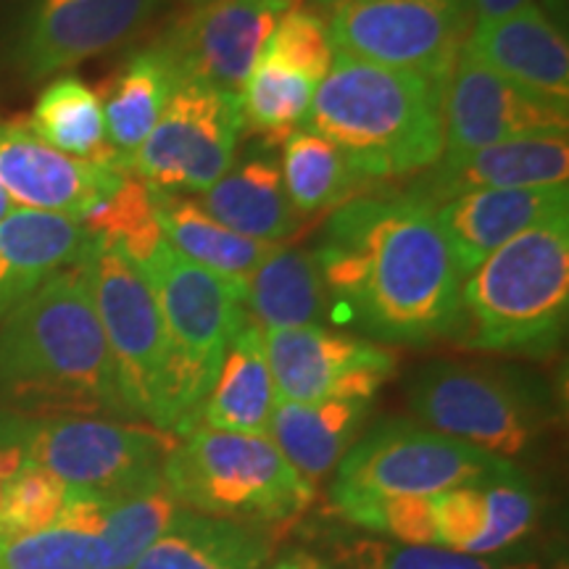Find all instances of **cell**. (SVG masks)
<instances>
[{"label": "cell", "instance_id": "836d02e7", "mask_svg": "<svg viewBox=\"0 0 569 569\" xmlns=\"http://www.w3.org/2000/svg\"><path fill=\"white\" fill-rule=\"evenodd\" d=\"M80 224L98 243L117 248L134 264L151 259L163 240L161 224L156 219L153 196L138 177L127 174L113 193L84 213Z\"/></svg>", "mask_w": 569, "mask_h": 569}, {"label": "cell", "instance_id": "52a82bcc", "mask_svg": "<svg viewBox=\"0 0 569 569\" xmlns=\"http://www.w3.org/2000/svg\"><path fill=\"white\" fill-rule=\"evenodd\" d=\"M407 398L425 427L509 461L536 446L557 417L551 396L532 377L459 361L419 367Z\"/></svg>", "mask_w": 569, "mask_h": 569}, {"label": "cell", "instance_id": "b9f144b4", "mask_svg": "<svg viewBox=\"0 0 569 569\" xmlns=\"http://www.w3.org/2000/svg\"><path fill=\"white\" fill-rule=\"evenodd\" d=\"M11 211V201H9V196H6V190L0 188V219H6V213Z\"/></svg>", "mask_w": 569, "mask_h": 569}, {"label": "cell", "instance_id": "6da1fadb", "mask_svg": "<svg viewBox=\"0 0 569 569\" xmlns=\"http://www.w3.org/2000/svg\"><path fill=\"white\" fill-rule=\"evenodd\" d=\"M343 319L386 343L461 336V274L432 211L403 196H356L315 248Z\"/></svg>", "mask_w": 569, "mask_h": 569}, {"label": "cell", "instance_id": "5bb4252c", "mask_svg": "<svg viewBox=\"0 0 569 569\" xmlns=\"http://www.w3.org/2000/svg\"><path fill=\"white\" fill-rule=\"evenodd\" d=\"M277 401L315 403L325 398L372 401L396 372V356L365 338L325 325L264 332Z\"/></svg>", "mask_w": 569, "mask_h": 569}, {"label": "cell", "instance_id": "d6986e66", "mask_svg": "<svg viewBox=\"0 0 569 569\" xmlns=\"http://www.w3.org/2000/svg\"><path fill=\"white\" fill-rule=\"evenodd\" d=\"M467 53L540 101L569 109V46L559 21L530 3L496 21H478Z\"/></svg>", "mask_w": 569, "mask_h": 569}, {"label": "cell", "instance_id": "8fae6325", "mask_svg": "<svg viewBox=\"0 0 569 569\" xmlns=\"http://www.w3.org/2000/svg\"><path fill=\"white\" fill-rule=\"evenodd\" d=\"M27 457L71 490L117 496L163 478L177 436L130 419L21 417Z\"/></svg>", "mask_w": 569, "mask_h": 569}, {"label": "cell", "instance_id": "9c48e42d", "mask_svg": "<svg viewBox=\"0 0 569 569\" xmlns=\"http://www.w3.org/2000/svg\"><path fill=\"white\" fill-rule=\"evenodd\" d=\"M82 267L127 417L161 430L167 332L151 284L134 261L98 240Z\"/></svg>", "mask_w": 569, "mask_h": 569}, {"label": "cell", "instance_id": "1f68e13d", "mask_svg": "<svg viewBox=\"0 0 569 569\" xmlns=\"http://www.w3.org/2000/svg\"><path fill=\"white\" fill-rule=\"evenodd\" d=\"M180 509L163 478L124 493L103 496V543L109 569H130L169 528Z\"/></svg>", "mask_w": 569, "mask_h": 569}, {"label": "cell", "instance_id": "ab89813d", "mask_svg": "<svg viewBox=\"0 0 569 569\" xmlns=\"http://www.w3.org/2000/svg\"><path fill=\"white\" fill-rule=\"evenodd\" d=\"M269 569H332V567H327L322 559L315 557V553L290 551L288 557L272 561V567Z\"/></svg>", "mask_w": 569, "mask_h": 569}, {"label": "cell", "instance_id": "7a4b0ae2", "mask_svg": "<svg viewBox=\"0 0 569 569\" xmlns=\"http://www.w3.org/2000/svg\"><path fill=\"white\" fill-rule=\"evenodd\" d=\"M0 403L32 419H130L82 261L61 269L0 319Z\"/></svg>", "mask_w": 569, "mask_h": 569}, {"label": "cell", "instance_id": "d4e9b609", "mask_svg": "<svg viewBox=\"0 0 569 569\" xmlns=\"http://www.w3.org/2000/svg\"><path fill=\"white\" fill-rule=\"evenodd\" d=\"M274 403L277 393L267 361L264 330L246 317L227 346L222 367L201 403L196 425L209 430L267 436Z\"/></svg>", "mask_w": 569, "mask_h": 569}, {"label": "cell", "instance_id": "cb8c5ba5", "mask_svg": "<svg viewBox=\"0 0 569 569\" xmlns=\"http://www.w3.org/2000/svg\"><path fill=\"white\" fill-rule=\"evenodd\" d=\"M365 398H325L315 403L277 401L269 432L272 443L311 488L319 486L356 443L369 415Z\"/></svg>", "mask_w": 569, "mask_h": 569}, {"label": "cell", "instance_id": "8992f818", "mask_svg": "<svg viewBox=\"0 0 569 569\" xmlns=\"http://www.w3.org/2000/svg\"><path fill=\"white\" fill-rule=\"evenodd\" d=\"M163 482L182 509L272 528L301 517L315 488L269 436L190 427L163 459Z\"/></svg>", "mask_w": 569, "mask_h": 569}, {"label": "cell", "instance_id": "d590c367", "mask_svg": "<svg viewBox=\"0 0 569 569\" xmlns=\"http://www.w3.org/2000/svg\"><path fill=\"white\" fill-rule=\"evenodd\" d=\"M69 488L30 459L0 498V540L53 525L67 507Z\"/></svg>", "mask_w": 569, "mask_h": 569}, {"label": "cell", "instance_id": "277c9868", "mask_svg": "<svg viewBox=\"0 0 569 569\" xmlns=\"http://www.w3.org/2000/svg\"><path fill=\"white\" fill-rule=\"evenodd\" d=\"M461 340L498 353L543 356L565 338L569 213L515 234L461 280Z\"/></svg>", "mask_w": 569, "mask_h": 569}, {"label": "cell", "instance_id": "d6a6232c", "mask_svg": "<svg viewBox=\"0 0 569 569\" xmlns=\"http://www.w3.org/2000/svg\"><path fill=\"white\" fill-rule=\"evenodd\" d=\"M317 84L264 53L240 90L243 124L272 146L298 130L315 101Z\"/></svg>", "mask_w": 569, "mask_h": 569}, {"label": "cell", "instance_id": "9a60e30c", "mask_svg": "<svg viewBox=\"0 0 569 569\" xmlns=\"http://www.w3.org/2000/svg\"><path fill=\"white\" fill-rule=\"evenodd\" d=\"M161 0H34L13 61L27 80H46L113 51L151 21Z\"/></svg>", "mask_w": 569, "mask_h": 569}, {"label": "cell", "instance_id": "ac0fdd59", "mask_svg": "<svg viewBox=\"0 0 569 569\" xmlns=\"http://www.w3.org/2000/svg\"><path fill=\"white\" fill-rule=\"evenodd\" d=\"M569 177L567 132L532 134L461 156H440L430 169L415 174L403 198L436 211L472 190L559 188Z\"/></svg>", "mask_w": 569, "mask_h": 569}, {"label": "cell", "instance_id": "ffe728a7", "mask_svg": "<svg viewBox=\"0 0 569 569\" xmlns=\"http://www.w3.org/2000/svg\"><path fill=\"white\" fill-rule=\"evenodd\" d=\"M569 188L472 190L432 211L461 280L515 234L546 219L567 217Z\"/></svg>", "mask_w": 569, "mask_h": 569}, {"label": "cell", "instance_id": "60d3db41", "mask_svg": "<svg viewBox=\"0 0 569 569\" xmlns=\"http://www.w3.org/2000/svg\"><path fill=\"white\" fill-rule=\"evenodd\" d=\"M338 3H343V0H309V9H317V11H332Z\"/></svg>", "mask_w": 569, "mask_h": 569}, {"label": "cell", "instance_id": "f546056e", "mask_svg": "<svg viewBox=\"0 0 569 569\" xmlns=\"http://www.w3.org/2000/svg\"><path fill=\"white\" fill-rule=\"evenodd\" d=\"M27 127L56 151L130 174L127 156L106 140L101 98L80 77L63 74L48 82L27 119Z\"/></svg>", "mask_w": 569, "mask_h": 569}, {"label": "cell", "instance_id": "30bf717a", "mask_svg": "<svg viewBox=\"0 0 569 569\" xmlns=\"http://www.w3.org/2000/svg\"><path fill=\"white\" fill-rule=\"evenodd\" d=\"M327 27L336 53L446 88L475 19L467 0H343Z\"/></svg>", "mask_w": 569, "mask_h": 569}, {"label": "cell", "instance_id": "7402d4cb", "mask_svg": "<svg viewBox=\"0 0 569 569\" xmlns=\"http://www.w3.org/2000/svg\"><path fill=\"white\" fill-rule=\"evenodd\" d=\"M201 209L209 217L259 243H274L298 230L301 213L293 209L280 163L269 151H248L201 193Z\"/></svg>", "mask_w": 569, "mask_h": 569}, {"label": "cell", "instance_id": "603a6c76", "mask_svg": "<svg viewBox=\"0 0 569 569\" xmlns=\"http://www.w3.org/2000/svg\"><path fill=\"white\" fill-rule=\"evenodd\" d=\"M272 561L267 528L180 509L130 569H269Z\"/></svg>", "mask_w": 569, "mask_h": 569}, {"label": "cell", "instance_id": "2e32d148", "mask_svg": "<svg viewBox=\"0 0 569 569\" xmlns=\"http://www.w3.org/2000/svg\"><path fill=\"white\" fill-rule=\"evenodd\" d=\"M567 111L540 101L461 51L443 90V156L567 132Z\"/></svg>", "mask_w": 569, "mask_h": 569}, {"label": "cell", "instance_id": "f1b7e54d", "mask_svg": "<svg viewBox=\"0 0 569 569\" xmlns=\"http://www.w3.org/2000/svg\"><path fill=\"white\" fill-rule=\"evenodd\" d=\"M151 196L156 219H159L167 243L193 264L209 269L219 277H227V280L240 282L280 248L232 232L230 227L209 217L196 198L169 193Z\"/></svg>", "mask_w": 569, "mask_h": 569}, {"label": "cell", "instance_id": "e0dca14e", "mask_svg": "<svg viewBox=\"0 0 569 569\" xmlns=\"http://www.w3.org/2000/svg\"><path fill=\"white\" fill-rule=\"evenodd\" d=\"M124 177L119 169L56 151L27 127V119H0V188L21 209L80 222Z\"/></svg>", "mask_w": 569, "mask_h": 569}, {"label": "cell", "instance_id": "8d00e7d4", "mask_svg": "<svg viewBox=\"0 0 569 569\" xmlns=\"http://www.w3.org/2000/svg\"><path fill=\"white\" fill-rule=\"evenodd\" d=\"M343 569H517L488 557H472L440 546H403L393 540H359L343 553Z\"/></svg>", "mask_w": 569, "mask_h": 569}, {"label": "cell", "instance_id": "3957f363", "mask_svg": "<svg viewBox=\"0 0 569 569\" xmlns=\"http://www.w3.org/2000/svg\"><path fill=\"white\" fill-rule=\"evenodd\" d=\"M443 90L407 71L336 53L303 122L367 182L415 177L443 156Z\"/></svg>", "mask_w": 569, "mask_h": 569}, {"label": "cell", "instance_id": "f35d334b", "mask_svg": "<svg viewBox=\"0 0 569 569\" xmlns=\"http://www.w3.org/2000/svg\"><path fill=\"white\" fill-rule=\"evenodd\" d=\"M530 3H536V0H467L475 24H478V21L503 19V17H509V13H515L522 9V6H530Z\"/></svg>", "mask_w": 569, "mask_h": 569}, {"label": "cell", "instance_id": "74e56055", "mask_svg": "<svg viewBox=\"0 0 569 569\" xmlns=\"http://www.w3.org/2000/svg\"><path fill=\"white\" fill-rule=\"evenodd\" d=\"M40 284V280L21 272L9 256L0 251V319L9 315L11 309H17L27 296H32Z\"/></svg>", "mask_w": 569, "mask_h": 569}, {"label": "cell", "instance_id": "4316f807", "mask_svg": "<svg viewBox=\"0 0 569 569\" xmlns=\"http://www.w3.org/2000/svg\"><path fill=\"white\" fill-rule=\"evenodd\" d=\"M0 569H109L103 496L69 488L53 525L0 540Z\"/></svg>", "mask_w": 569, "mask_h": 569}, {"label": "cell", "instance_id": "5b68a950", "mask_svg": "<svg viewBox=\"0 0 569 569\" xmlns=\"http://www.w3.org/2000/svg\"><path fill=\"white\" fill-rule=\"evenodd\" d=\"M140 269L159 301L167 332L161 430L182 436L196 427L227 346L248 317L240 288L243 280H227L193 264L167 240Z\"/></svg>", "mask_w": 569, "mask_h": 569}, {"label": "cell", "instance_id": "e575fe53", "mask_svg": "<svg viewBox=\"0 0 569 569\" xmlns=\"http://www.w3.org/2000/svg\"><path fill=\"white\" fill-rule=\"evenodd\" d=\"M264 53L280 61L282 67L293 69L296 74L306 77L309 82H322L330 74L332 61H336L330 27H327L322 11L309 9L298 0L293 9L284 11L282 19L277 21Z\"/></svg>", "mask_w": 569, "mask_h": 569}, {"label": "cell", "instance_id": "7bdbcfd3", "mask_svg": "<svg viewBox=\"0 0 569 569\" xmlns=\"http://www.w3.org/2000/svg\"><path fill=\"white\" fill-rule=\"evenodd\" d=\"M190 3H209V0H190Z\"/></svg>", "mask_w": 569, "mask_h": 569}, {"label": "cell", "instance_id": "83f0119b", "mask_svg": "<svg viewBox=\"0 0 569 569\" xmlns=\"http://www.w3.org/2000/svg\"><path fill=\"white\" fill-rule=\"evenodd\" d=\"M180 84L156 46L140 48L98 88L109 146L132 156L159 122L163 106Z\"/></svg>", "mask_w": 569, "mask_h": 569}, {"label": "cell", "instance_id": "ba28073f", "mask_svg": "<svg viewBox=\"0 0 569 569\" xmlns=\"http://www.w3.org/2000/svg\"><path fill=\"white\" fill-rule=\"evenodd\" d=\"M517 469L509 459L440 436L430 427L388 419L348 448L332 482L338 509L398 496H438Z\"/></svg>", "mask_w": 569, "mask_h": 569}, {"label": "cell", "instance_id": "4fadbf2b", "mask_svg": "<svg viewBox=\"0 0 569 569\" xmlns=\"http://www.w3.org/2000/svg\"><path fill=\"white\" fill-rule=\"evenodd\" d=\"M298 0H209L163 27L153 46L180 82L240 96L282 13Z\"/></svg>", "mask_w": 569, "mask_h": 569}, {"label": "cell", "instance_id": "484cf974", "mask_svg": "<svg viewBox=\"0 0 569 569\" xmlns=\"http://www.w3.org/2000/svg\"><path fill=\"white\" fill-rule=\"evenodd\" d=\"M243 309L261 330L322 325L330 317L322 274L315 251L277 248L240 282Z\"/></svg>", "mask_w": 569, "mask_h": 569}, {"label": "cell", "instance_id": "44dd1931", "mask_svg": "<svg viewBox=\"0 0 569 569\" xmlns=\"http://www.w3.org/2000/svg\"><path fill=\"white\" fill-rule=\"evenodd\" d=\"M432 511L436 546L490 557L515 546L536 528L538 496L517 467L501 478L432 496Z\"/></svg>", "mask_w": 569, "mask_h": 569}, {"label": "cell", "instance_id": "7c38bea8", "mask_svg": "<svg viewBox=\"0 0 569 569\" xmlns=\"http://www.w3.org/2000/svg\"><path fill=\"white\" fill-rule=\"evenodd\" d=\"M243 127L240 96L180 82L127 172L151 193H203L232 167Z\"/></svg>", "mask_w": 569, "mask_h": 569}, {"label": "cell", "instance_id": "4dcf8cb0", "mask_svg": "<svg viewBox=\"0 0 569 569\" xmlns=\"http://www.w3.org/2000/svg\"><path fill=\"white\" fill-rule=\"evenodd\" d=\"M282 182L293 209L301 213H317L338 209L369 188L343 153L311 130H296L282 148Z\"/></svg>", "mask_w": 569, "mask_h": 569}]
</instances>
